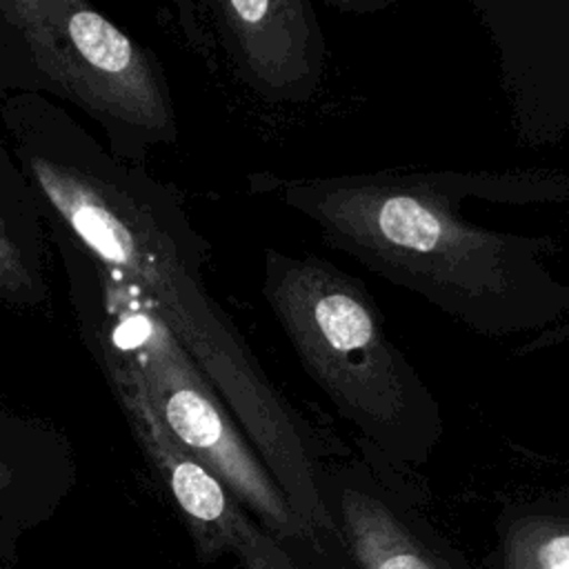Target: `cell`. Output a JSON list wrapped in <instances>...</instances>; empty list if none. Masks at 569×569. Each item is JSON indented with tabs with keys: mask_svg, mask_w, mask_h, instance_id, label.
<instances>
[{
	"mask_svg": "<svg viewBox=\"0 0 569 569\" xmlns=\"http://www.w3.org/2000/svg\"><path fill=\"white\" fill-rule=\"evenodd\" d=\"M267 191L316 224L338 251L420 296L487 338L545 331L569 316V282L556 278V242L476 224L471 198L569 202L558 171H371L269 176Z\"/></svg>",
	"mask_w": 569,
	"mask_h": 569,
	"instance_id": "cell-1",
	"label": "cell"
},
{
	"mask_svg": "<svg viewBox=\"0 0 569 569\" xmlns=\"http://www.w3.org/2000/svg\"><path fill=\"white\" fill-rule=\"evenodd\" d=\"M262 296L307 376L367 445L393 465L425 462L442 436L440 402L365 284L320 256L271 249Z\"/></svg>",
	"mask_w": 569,
	"mask_h": 569,
	"instance_id": "cell-2",
	"label": "cell"
},
{
	"mask_svg": "<svg viewBox=\"0 0 569 569\" xmlns=\"http://www.w3.org/2000/svg\"><path fill=\"white\" fill-rule=\"evenodd\" d=\"M116 342L138 369L167 431L224 482L258 525L280 542L307 538L309 531L273 476L153 309L129 305L116 329Z\"/></svg>",
	"mask_w": 569,
	"mask_h": 569,
	"instance_id": "cell-3",
	"label": "cell"
},
{
	"mask_svg": "<svg viewBox=\"0 0 569 569\" xmlns=\"http://www.w3.org/2000/svg\"><path fill=\"white\" fill-rule=\"evenodd\" d=\"M0 11L33 62L76 100L136 127H171L149 58L102 13L73 0H11Z\"/></svg>",
	"mask_w": 569,
	"mask_h": 569,
	"instance_id": "cell-4",
	"label": "cell"
},
{
	"mask_svg": "<svg viewBox=\"0 0 569 569\" xmlns=\"http://www.w3.org/2000/svg\"><path fill=\"white\" fill-rule=\"evenodd\" d=\"M113 376L127 413L144 445V451L162 473L176 505L187 518L204 558L236 553L247 558L267 536L224 482L196 460L160 422L138 369L124 358L113 365Z\"/></svg>",
	"mask_w": 569,
	"mask_h": 569,
	"instance_id": "cell-5",
	"label": "cell"
},
{
	"mask_svg": "<svg viewBox=\"0 0 569 569\" xmlns=\"http://www.w3.org/2000/svg\"><path fill=\"white\" fill-rule=\"evenodd\" d=\"M244 78L264 98L302 102L320 84L327 42L307 0H231L218 4Z\"/></svg>",
	"mask_w": 569,
	"mask_h": 569,
	"instance_id": "cell-6",
	"label": "cell"
},
{
	"mask_svg": "<svg viewBox=\"0 0 569 569\" xmlns=\"http://www.w3.org/2000/svg\"><path fill=\"white\" fill-rule=\"evenodd\" d=\"M322 491L360 569H438L398 500L362 465L329 467Z\"/></svg>",
	"mask_w": 569,
	"mask_h": 569,
	"instance_id": "cell-7",
	"label": "cell"
},
{
	"mask_svg": "<svg viewBox=\"0 0 569 569\" xmlns=\"http://www.w3.org/2000/svg\"><path fill=\"white\" fill-rule=\"evenodd\" d=\"M31 171L76 236L109 267L131 276L140 273L144 247L131 227L109 207L104 196L73 169L42 156L31 158Z\"/></svg>",
	"mask_w": 569,
	"mask_h": 569,
	"instance_id": "cell-8",
	"label": "cell"
},
{
	"mask_svg": "<svg viewBox=\"0 0 569 569\" xmlns=\"http://www.w3.org/2000/svg\"><path fill=\"white\" fill-rule=\"evenodd\" d=\"M505 551V569H569V516L540 509L518 516Z\"/></svg>",
	"mask_w": 569,
	"mask_h": 569,
	"instance_id": "cell-9",
	"label": "cell"
},
{
	"mask_svg": "<svg viewBox=\"0 0 569 569\" xmlns=\"http://www.w3.org/2000/svg\"><path fill=\"white\" fill-rule=\"evenodd\" d=\"M33 289L31 273L27 269V262L16 247V242L9 238L4 224L0 222V291L9 296H22Z\"/></svg>",
	"mask_w": 569,
	"mask_h": 569,
	"instance_id": "cell-10",
	"label": "cell"
},
{
	"mask_svg": "<svg viewBox=\"0 0 569 569\" xmlns=\"http://www.w3.org/2000/svg\"><path fill=\"white\" fill-rule=\"evenodd\" d=\"M242 562L244 569H298L282 542L273 536H267L247 558H242Z\"/></svg>",
	"mask_w": 569,
	"mask_h": 569,
	"instance_id": "cell-11",
	"label": "cell"
},
{
	"mask_svg": "<svg viewBox=\"0 0 569 569\" xmlns=\"http://www.w3.org/2000/svg\"><path fill=\"white\" fill-rule=\"evenodd\" d=\"M9 480H11V471H9V467L0 460V487L9 485Z\"/></svg>",
	"mask_w": 569,
	"mask_h": 569,
	"instance_id": "cell-12",
	"label": "cell"
}]
</instances>
